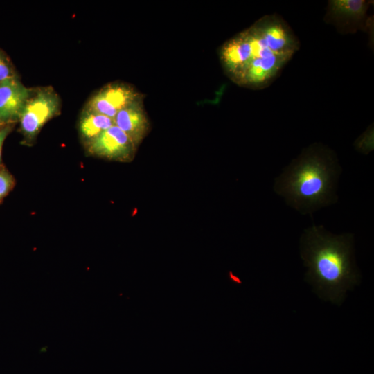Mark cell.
<instances>
[{"label": "cell", "instance_id": "obj_1", "mask_svg": "<svg viewBox=\"0 0 374 374\" xmlns=\"http://www.w3.org/2000/svg\"><path fill=\"white\" fill-rule=\"evenodd\" d=\"M292 29L277 15H267L226 44L225 55L237 84L267 87L299 49Z\"/></svg>", "mask_w": 374, "mask_h": 374}, {"label": "cell", "instance_id": "obj_2", "mask_svg": "<svg viewBox=\"0 0 374 374\" xmlns=\"http://www.w3.org/2000/svg\"><path fill=\"white\" fill-rule=\"evenodd\" d=\"M353 235H336L313 225L301 238V256L308 267L306 280L325 300L340 305L346 291L359 281L353 258Z\"/></svg>", "mask_w": 374, "mask_h": 374}, {"label": "cell", "instance_id": "obj_3", "mask_svg": "<svg viewBox=\"0 0 374 374\" xmlns=\"http://www.w3.org/2000/svg\"><path fill=\"white\" fill-rule=\"evenodd\" d=\"M341 168L335 154L314 143L305 149L276 179L274 190L302 214L333 204Z\"/></svg>", "mask_w": 374, "mask_h": 374}, {"label": "cell", "instance_id": "obj_4", "mask_svg": "<svg viewBox=\"0 0 374 374\" xmlns=\"http://www.w3.org/2000/svg\"><path fill=\"white\" fill-rule=\"evenodd\" d=\"M60 108V98L51 87L32 91L19 118L26 141H33L42 127L58 114Z\"/></svg>", "mask_w": 374, "mask_h": 374}, {"label": "cell", "instance_id": "obj_5", "mask_svg": "<svg viewBox=\"0 0 374 374\" xmlns=\"http://www.w3.org/2000/svg\"><path fill=\"white\" fill-rule=\"evenodd\" d=\"M371 1L332 0L328 1L325 21L341 33L367 31L371 20L367 12Z\"/></svg>", "mask_w": 374, "mask_h": 374}, {"label": "cell", "instance_id": "obj_6", "mask_svg": "<svg viewBox=\"0 0 374 374\" xmlns=\"http://www.w3.org/2000/svg\"><path fill=\"white\" fill-rule=\"evenodd\" d=\"M91 155L119 162H130L134 158L137 147L116 125L104 131L86 144Z\"/></svg>", "mask_w": 374, "mask_h": 374}, {"label": "cell", "instance_id": "obj_7", "mask_svg": "<svg viewBox=\"0 0 374 374\" xmlns=\"http://www.w3.org/2000/svg\"><path fill=\"white\" fill-rule=\"evenodd\" d=\"M140 99L141 96L132 87L113 83L93 95L85 108L114 120L119 111Z\"/></svg>", "mask_w": 374, "mask_h": 374}, {"label": "cell", "instance_id": "obj_8", "mask_svg": "<svg viewBox=\"0 0 374 374\" xmlns=\"http://www.w3.org/2000/svg\"><path fill=\"white\" fill-rule=\"evenodd\" d=\"M31 93L17 76L0 82V120L3 125L19 120Z\"/></svg>", "mask_w": 374, "mask_h": 374}, {"label": "cell", "instance_id": "obj_9", "mask_svg": "<svg viewBox=\"0 0 374 374\" xmlns=\"http://www.w3.org/2000/svg\"><path fill=\"white\" fill-rule=\"evenodd\" d=\"M114 123L137 148L150 130V123L141 99L119 111L114 118Z\"/></svg>", "mask_w": 374, "mask_h": 374}, {"label": "cell", "instance_id": "obj_10", "mask_svg": "<svg viewBox=\"0 0 374 374\" xmlns=\"http://www.w3.org/2000/svg\"><path fill=\"white\" fill-rule=\"evenodd\" d=\"M114 125L112 118L84 108L79 119L78 130L86 145Z\"/></svg>", "mask_w": 374, "mask_h": 374}, {"label": "cell", "instance_id": "obj_11", "mask_svg": "<svg viewBox=\"0 0 374 374\" xmlns=\"http://www.w3.org/2000/svg\"><path fill=\"white\" fill-rule=\"evenodd\" d=\"M355 148L360 152L368 154L373 150V127L369 126L368 129L356 140Z\"/></svg>", "mask_w": 374, "mask_h": 374}, {"label": "cell", "instance_id": "obj_12", "mask_svg": "<svg viewBox=\"0 0 374 374\" xmlns=\"http://www.w3.org/2000/svg\"><path fill=\"white\" fill-rule=\"evenodd\" d=\"M14 185L12 176L6 170H0V200L12 189Z\"/></svg>", "mask_w": 374, "mask_h": 374}, {"label": "cell", "instance_id": "obj_13", "mask_svg": "<svg viewBox=\"0 0 374 374\" xmlns=\"http://www.w3.org/2000/svg\"><path fill=\"white\" fill-rule=\"evenodd\" d=\"M17 76L8 59L0 51V82Z\"/></svg>", "mask_w": 374, "mask_h": 374}, {"label": "cell", "instance_id": "obj_14", "mask_svg": "<svg viewBox=\"0 0 374 374\" xmlns=\"http://www.w3.org/2000/svg\"><path fill=\"white\" fill-rule=\"evenodd\" d=\"M10 131L11 127L9 125L0 128V161L1 159V150L3 142Z\"/></svg>", "mask_w": 374, "mask_h": 374}, {"label": "cell", "instance_id": "obj_15", "mask_svg": "<svg viewBox=\"0 0 374 374\" xmlns=\"http://www.w3.org/2000/svg\"><path fill=\"white\" fill-rule=\"evenodd\" d=\"M3 125V124L2 123V122H1V120H0V127H1V125ZM0 128H1V127H0Z\"/></svg>", "mask_w": 374, "mask_h": 374}]
</instances>
